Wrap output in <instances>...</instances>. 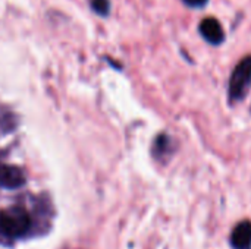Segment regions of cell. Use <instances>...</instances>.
Wrapping results in <instances>:
<instances>
[{
	"label": "cell",
	"mask_w": 251,
	"mask_h": 249,
	"mask_svg": "<svg viewBox=\"0 0 251 249\" xmlns=\"http://www.w3.org/2000/svg\"><path fill=\"white\" fill-rule=\"evenodd\" d=\"M31 226L28 213L21 207H12L0 213V230L9 238L24 236Z\"/></svg>",
	"instance_id": "1"
},
{
	"label": "cell",
	"mask_w": 251,
	"mask_h": 249,
	"mask_svg": "<svg viewBox=\"0 0 251 249\" xmlns=\"http://www.w3.org/2000/svg\"><path fill=\"white\" fill-rule=\"evenodd\" d=\"M251 84V56L244 57L234 69L229 79V98L240 101L246 97Z\"/></svg>",
	"instance_id": "2"
},
{
	"label": "cell",
	"mask_w": 251,
	"mask_h": 249,
	"mask_svg": "<svg viewBox=\"0 0 251 249\" xmlns=\"http://www.w3.org/2000/svg\"><path fill=\"white\" fill-rule=\"evenodd\" d=\"M200 34L206 41L213 45L221 44L225 40V31L216 18H206L200 22Z\"/></svg>",
	"instance_id": "3"
},
{
	"label": "cell",
	"mask_w": 251,
	"mask_h": 249,
	"mask_svg": "<svg viewBox=\"0 0 251 249\" xmlns=\"http://www.w3.org/2000/svg\"><path fill=\"white\" fill-rule=\"evenodd\" d=\"M231 245L234 249H251V222L244 220L235 226L231 235Z\"/></svg>",
	"instance_id": "4"
},
{
	"label": "cell",
	"mask_w": 251,
	"mask_h": 249,
	"mask_svg": "<svg viewBox=\"0 0 251 249\" xmlns=\"http://www.w3.org/2000/svg\"><path fill=\"white\" fill-rule=\"evenodd\" d=\"M25 183L24 173L15 166H1L0 167V185L9 189L19 188Z\"/></svg>",
	"instance_id": "5"
},
{
	"label": "cell",
	"mask_w": 251,
	"mask_h": 249,
	"mask_svg": "<svg viewBox=\"0 0 251 249\" xmlns=\"http://www.w3.org/2000/svg\"><path fill=\"white\" fill-rule=\"evenodd\" d=\"M91 7L101 16H107L110 12V1L109 0H91Z\"/></svg>",
	"instance_id": "6"
},
{
	"label": "cell",
	"mask_w": 251,
	"mask_h": 249,
	"mask_svg": "<svg viewBox=\"0 0 251 249\" xmlns=\"http://www.w3.org/2000/svg\"><path fill=\"white\" fill-rule=\"evenodd\" d=\"M168 147H169V138L166 135L157 136V139L154 142V148H156L154 151H156V154H163L168 150Z\"/></svg>",
	"instance_id": "7"
},
{
	"label": "cell",
	"mask_w": 251,
	"mask_h": 249,
	"mask_svg": "<svg viewBox=\"0 0 251 249\" xmlns=\"http://www.w3.org/2000/svg\"><path fill=\"white\" fill-rule=\"evenodd\" d=\"M184 3L191 7H201L207 3V0H184Z\"/></svg>",
	"instance_id": "8"
}]
</instances>
